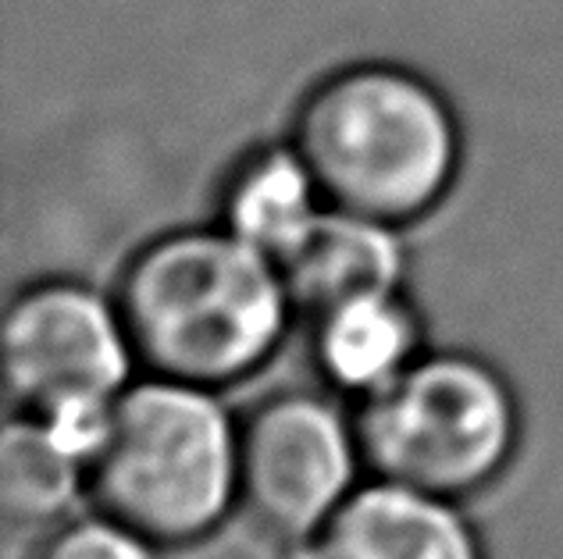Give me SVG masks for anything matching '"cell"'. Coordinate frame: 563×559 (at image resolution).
<instances>
[{
  "label": "cell",
  "instance_id": "10",
  "mask_svg": "<svg viewBox=\"0 0 563 559\" xmlns=\"http://www.w3.org/2000/svg\"><path fill=\"white\" fill-rule=\"evenodd\" d=\"M310 321L321 374L346 392H375L418 360V317L399 289L350 300Z\"/></svg>",
  "mask_w": 563,
  "mask_h": 559
},
{
  "label": "cell",
  "instance_id": "11",
  "mask_svg": "<svg viewBox=\"0 0 563 559\" xmlns=\"http://www.w3.org/2000/svg\"><path fill=\"white\" fill-rule=\"evenodd\" d=\"M82 449L40 417L11 421L0 435V510L8 524L57 517L79 478Z\"/></svg>",
  "mask_w": 563,
  "mask_h": 559
},
{
  "label": "cell",
  "instance_id": "5",
  "mask_svg": "<svg viewBox=\"0 0 563 559\" xmlns=\"http://www.w3.org/2000/svg\"><path fill=\"white\" fill-rule=\"evenodd\" d=\"M4 385L29 417L86 452L136 353L118 300L82 282H36L4 311Z\"/></svg>",
  "mask_w": 563,
  "mask_h": 559
},
{
  "label": "cell",
  "instance_id": "4",
  "mask_svg": "<svg viewBox=\"0 0 563 559\" xmlns=\"http://www.w3.org/2000/svg\"><path fill=\"white\" fill-rule=\"evenodd\" d=\"M517 443L510 389L488 364L432 353L364 395L357 446L385 481L467 495L493 481Z\"/></svg>",
  "mask_w": 563,
  "mask_h": 559
},
{
  "label": "cell",
  "instance_id": "2",
  "mask_svg": "<svg viewBox=\"0 0 563 559\" xmlns=\"http://www.w3.org/2000/svg\"><path fill=\"white\" fill-rule=\"evenodd\" d=\"M324 200L396 228L428 217L461 175L464 136L435 82L389 62L329 71L292 118Z\"/></svg>",
  "mask_w": 563,
  "mask_h": 559
},
{
  "label": "cell",
  "instance_id": "1",
  "mask_svg": "<svg viewBox=\"0 0 563 559\" xmlns=\"http://www.w3.org/2000/svg\"><path fill=\"white\" fill-rule=\"evenodd\" d=\"M114 300L146 371L203 389L254 374L296 311L278 264L221 225L140 246Z\"/></svg>",
  "mask_w": 563,
  "mask_h": 559
},
{
  "label": "cell",
  "instance_id": "9",
  "mask_svg": "<svg viewBox=\"0 0 563 559\" xmlns=\"http://www.w3.org/2000/svg\"><path fill=\"white\" fill-rule=\"evenodd\" d=\"M324 193L296 143L246 150L218 193V225L278 260L324 211Z\"/></svg>",
  "mask_w": 563,
  "mask_h": 559
},
{
  "label": "cell",
  "instance_id": "8",
  "mask_svg": "<svg viewBox=\"0 0 563 559\" xmlns=\"http://www.w3.org/2000/svg\"><path fill=\"white\" fill-rule=\"evenodd\" d=\"M314 559H482L471 527L404 484L350 495L318 532Z\"/></svg>",
  "mask_w": 563,
  "mask_h": 559
},
{
  "label": "cell",
  "instance_id": "12",
  "mask_svg": "<svg viewBox=\"0 0 563 559\" xmlns=\"http://www.w3.org/2000/svg\"><path fill=\"white\" fill-rule=\"evenodd\" d=\"M33 559H151L143 549V538L129 527L103 524H68L62 532L47 535L36 546Z\"/></svg>",
  "mask_w": 563,
  "mask_h": 559
},
{
  "label": "cell",
  "instance_id": "6",
  "mask_svg": "<svg viewBox=\"0 0 563 559\" xmlns=\"http://www.w3.org/2000/svg\"><path fill=\"white\" fill-rule=\"evenodd\" d=\"M350 478V435L314 395L268 400L235 435V495L275 538L318 535L346 503Z\"/></svg>",
  "mask_w": 563,
  "mask_h": 559
},
{
  "label": "cell",
  "instance_id": "7",
  "mask_svg": "<svg viewBox=\"0 0 563 559\" xmlns=\"http://www.w3.org/2000/svg\"><path fill=\"white\" fill-rule=\"evenodd\" d=\"M275 264L296 311L318 317L350 300L396 292L404 286L407 254L396 225L324 203Z\"/></svg>",
  "mask_w": 563,
  "mask_h": 559
},
{
  "label": "cell",
  "instance_id": "3",
  "mask_svg": "<svg viewBox=\"0 0 563 559\" xmlns=\"http://www.w3.org/2000/svg\"><path fill=\"white\" fill-rule=\"evenodd\" d=\"M93 503L154 546H183L225 517L235 435L203 385L154 378L122 392L82 452Z\"/></svg>",
  "mask_w": 563,
  "mask_h": 559
}]
</instances>
